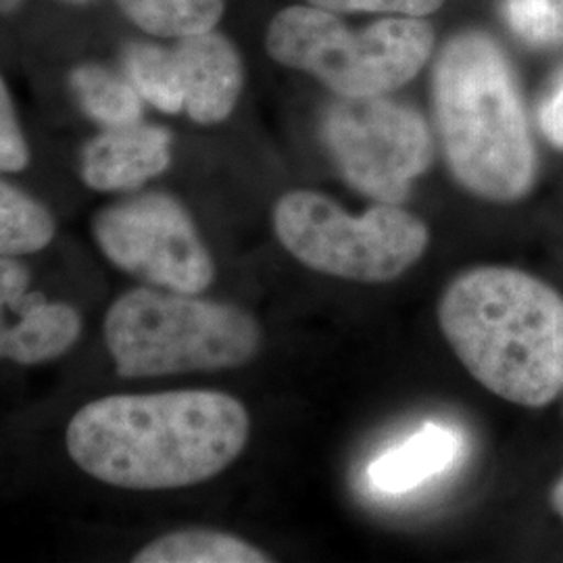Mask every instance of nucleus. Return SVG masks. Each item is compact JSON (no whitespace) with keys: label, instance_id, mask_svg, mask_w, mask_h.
Here are the masks:
<instances>
[{"label":"nucleus","instance_id":"f257e3e1","mask_svg":"<svg viewBox=\"0 0 563 563\" xmlns=\"http://www.w3.org/2000/svg\"><path fill=\"white\" fill-rule=\"evenodd\" d=\"M251 418L220 390L109 395L67 423L65 446L84 474L125 490L207 483L241 457Z\"/></svg>","mask_w":563,"mask_h":563},{"label":"nucleus","instance_id":"f03ea898","mask_svg":"<svg viewBox=\"0 0 563 563\" xmlns=\"http://www.w3.org/2000/svg\"><path fill=\"white\" fill-rule=\"evenodd\" d=\"M463 367L505 401L544 407L563 390V297L511 267L463 272L439 305Z\"/></svg>","mask_w":563,"mask_h":563},{"label":"nucleus","instance_id":"7ed1b4c3","mask_svg":"<svg viewBox=\"0 0 563 563\" xmlns=\"http://www.w3.org/2000/svg\"><path fill=\"white\" fill-rule=\"evenodd\" d=\"M432 99L455 180L486 201L522 199L532 188L537 157L516 76L499 44L481 32L446 42Z\"/></svg>","mask_w":563,"mask_h":563},{"label":"nucleus","instance_id":"20e7f679","mask_svg":"<svg viewBox=\"0 0 563 563\" xmlns=\"http://www.w3.org/2000/svg\"><path fill=\"white\" fill-rule=\"evenodd\" d=\"M262 328L241 307L201 295L134 288L104 316V344L121 378L234 369L255 360Z\"/></svg>","mask_w":563,"mask_h":563},{"label":"nucleus","instance_id":"39448f33","mask_svg":"<svg viewBox=\"0 0 563 563\" xmlns=\"http://www.w3.org/2000/svg\"><path fill=\"white\" fill-rule=\"evenodd\" d=\"M434 32L420 18L351 30L320 7H288L265 34L269 57L323 81L339 97H378L401 88L430 59Z\"/></svg>","mask_w":563,"mask_h":563},{"label":"nucleus","instance_id":"423d86ee","mask_svg":"<svg viewBox=\"0 0 563 563\" xmlns=\"http://www.w3.org/2000/svg\"><path fill=\"white\" fill-rule=\"evenodd\" d=\"M282 246L302 265L325 276L362 284L397 280L422 260L430 232L399 205L378 202L349 216L320 192L295 190L274 209Z\"/></svg>","mask_w":563,"mask_h":563},{"label":"nucleus","instance_id":"0eeeda50","mask_svg":"<svg viewBox=\"0 0 563 563\" xmlns=\"http://www.w3.org/2000/svg\"><path fill=\"white\" fill-rule=\"evenodd\" d=\"M322 134L342 178L376 202L405 201L434 157L422 115L384 95L332 102Z\"/></svg>","mask_w":563,"mask_h":563},{"label":"nucleus","instance_id":"6e6552de","mask_svg":"<svg viewBox=\"0 0 563 563\" xmlns=\"http://www.w3.org/2000/svg\"><path fill=\"white\" fill-rule=\"evenodd\" d=\"M92 236L107 262L146 286L201 295L216 280L190 211L162 190L109 202L92 220Z\"/></svg>","mask_w":563,"mask_h":563},{"label":"nucleus","instance_id":"1a4fd4ad","mask_svg":"<svg viewBox=\"0 0 563 563\" xmlns=\"http://www.w3.org/2000/svg\"><path fill=\"white\" fill-rule=\"evenodd\" d=\"M30 286V267L20 257H0V362H55L80 341V311Z\"/></svg>","mask_w":563,"mask_h":563},{"label":"nucleus","instance_id":"9d476101","mask_svg":"<svg viewBox=\"0 0 563 563\" xmlns=\"http://www.w3.org/2000/svg\"><path fill=\"white\" fill-rule=\"evenodd\" d=\"M172 144L174 134L165 125L144 120L101 130L81 146V181L104 195L139 192L169 169Z\"/></svg>","mask_w":563,"mask_h":563},{"label":"nucleus","instance_id":"9b49d317","mask_svg":"<svg viewBox=\"0 0 563 563\" xmlns=\"http://www.w3.org/2000/svg\"><path fill=\"white\" fill-rule=\"evenodd\" d=\"M172 48L180 74L184 113L201 125L228 120L244 86L239 48L216 27L178 38Z\"/></svg>","mask_w":563,"mask_h":563},{"label":"nucleus","instance_id":"f8f14e48","mask_svg":"<svg viewBox=\"0 0 563 563\" xmlns=\"http://www.w3.org/2000/svg\"><path fill=\"white\" fill-rule=\"evenodd\" d=\"M462 432L453 426L426 422L401 443L388 446L372 460L365 478L372 490L380 495H407L444 474L460 460Z\"/></svg>","mask_w":563,"mask_h":563},{"label":"nucleus","instance_id":"ddd939ff","mask_svg":"<svg viewBox=\"0 0 563 563\" xmlns=\"http://www.w3.org/2000/svg\"><path fill=\"white\" fill-rule=\"evenodd\" d=\"M67 88L81 115L101 130L123 128L144 120L139 90L123 76L120 67L99 60L78 63L67 74Z\"/></svg>","mask_w":563,"mask_h":563},{"label":"nucleus","instance_id":"4468645a","mask_svg":"<svg viewBox=\"0 0 563 563\" xmlns=\"http://www.w3.org/2000/svg\"><path fill=\"white\" fill-rule=\"evenodd\" d=\"M272 558L241 537L209 530L186 528L144 544L134 563H267Z\"/></svg>","mask_w":563,"mask_h":563},{"label":"nucleus","instance_id":"2eb2a0df","mask_svg":"<svg viewBox=\"0 0 563 563\" xmlns=\"http://www.w3.org/2000/svg\"><path fill=\"white\" fill-rule=\"evenodd\" d=\"M120 69L153 109L178 115L184 111L178 63L174 48L153 41H128L120 51Z\"/></svg>","mask_w":563,"mask_h":563},{"label":"nucleus","instance_id":"dca6fc26","mask_svg":"<svg viewBox=\"0 0 563 563\" xmlns=\"http://www.w3.org/2000/svg\"><path fill=\"white\" fill-rule=\"evenodd\" d=\"M121 15L153 38H184L213 30L225 0H115Z\"/></svg>","mask_w":563,"mask_h":563},{"label":"nucleus","instance_id":"f3484780","mask_svg":"<svg viewBox=\"0 0 563 563\" xmlns=\"http://www.w3.org/2000/svg\"><path fill=\"white\" fill-rule=\"evenodd\" d=\"M57 234L51 209L0 178V257H23L44 251Z\"/></svg>","mask_w":563,"mask_h":563},{"label":"nucleus","instance_id":"a211bd4d","mask_svg":"<svg viewBox=\"0 0 563 563\" xmlns=\"http://www.w3.org/2000/svg\"><path fill=\"white\" fill-rule=\"evenodd\" d=\"M504 20L530 46L563 42V0H504Z\"/></svg>","mask_w":563,"mask_h":563},{"label":"nucleus","instance_id":"6ab92c4d","mask_svg":"<svg viewBox=\"0 0 563 563\" xmlns=\"http://www.w3.org/2000/svg\"><path fill=\"white\" fill-rule=\"evenodd\" d=\"M30 159V144L21 130L9 84L0 71V174H20Z\"/></svg>","mask_w":563,"mask_h":563},{"label":"nucleus","instance_id":"aec40b11","mask_svg":"<svg viewBox=\"0 0 563 563\" xmlns=\"http://www.w3.org/2000/svg\"><path fill=\"white\" fill-rule=\"evenodd\" d=\"M330 13H390L405 18H423L443 7L444 0H309Z\"/></svg>","mask_w":563,"mask_h":563},{"label":"nucleus","instance_id":"412c9836","mask_svg":"<svg viewBox=\"0 0 563 563\" xmlns=\"http://www.w3.org/2000/svg\"><path fill=\"white\" fill-rule=\"evenodd\" d=\"M539 123L547 141L563 148V74L544 97L539 111Z\"/></svg>","mask_w":563,"mask_h":563},{"label":"nucleus","instance_id":"4be33fe9","mask_svg":"<svg viewBox=\"0 0 563 563\" xmlns=\"http://www.w3.org/2000/svg\"><path fill=\"white\" fill-rule=\"evenodd\" d=\"M551 501H553V507H555V511L560 514V518H562L563 520V476L562 478H560V483L555 484V488H553Z\"/></svg>","mask_w":563,"mask_h":563},{"label":"nucleus","instance_id":"5701e85b","mask_svg":"<svg viewBox=\"0 0 563 563\" xmlns=\"http://www.w3.org/2000/svg\"><path fill=\"white\" fill-rule=\"evenodd\" d=\"M25 0H0V15H13L23 7Z\"/></svg>","mask_w":563,"mask_h":563},{"label":"nucleus","instance_id":"b1692460","mask_svg":"<svg viewBox=\"0 0 563 563\" xmlns=\"http://www.w3.org/2000/svg\"><path fill=\"white\" fill-rule=\"evenodd\" d=\"M63 4H69V7H90V4H95V2H99V0H59Z\"/></svg>","mask_w":563,"mask_h":563}]
</instances>
